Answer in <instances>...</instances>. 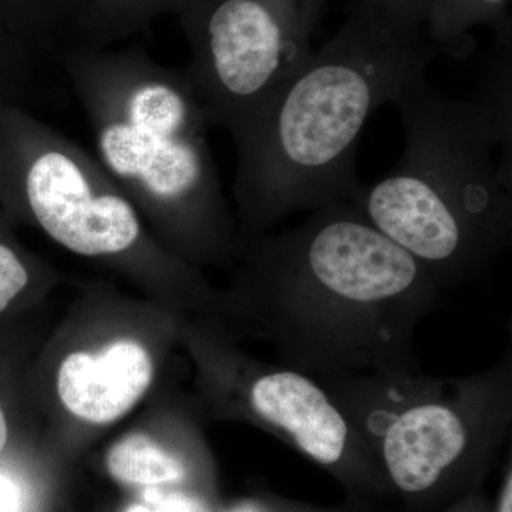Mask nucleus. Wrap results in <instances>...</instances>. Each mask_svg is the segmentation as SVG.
I'll list each match as a JSON object with an SVG mask.
<instances>
[{
    "instance_id": "obj_16",
    "label": "nucleus",
    "mask_w": 512,
    "mask_h": 512,
    "mask_svg": "<svg viewBox=\"0 0 512 512\" xmlns=\"http://www.w3.org/2000/svg\"><path fill=\"white\" fill-rule=\"evenodd\" d=\"M146 504L153 505L161 512H212L210 504L197 494L184 491H161L150 488L144 494Z\"/></svg>"
},
{
    "instance_id": "obj_18",
    "label": "nucleus",
    "mask_w": 512,
    "mask_h": 512,
    "mask_svg": "<svg viewBox=\"0 0 512 512\" xmlns=\"http://www.w3.org/2000/svg\"><path fill=\"white\" fill-rule=\"evenodd\" d=\"M439 512H491V501L484 494L483 488L454 501Z\"/></svg>"
},
{
    "instance_id": "obj_15",
    "label": "nucleus",
    "mask_w": 512,
    "mask_h": 512,
    "mask_svg": "<svg viewBox=\"0 0 512 512\" xmlns=\"http://www.w3.org/2000/svg\"><path fill=\"white\" fill-rule=\"evenodd\" d=\"M404 29L423 32L426 0H359Z\"/></svg>"
},
{
    "instance_id": "obj_14",
    "label": "nucleus",
    "mask_w": 512,
    "mask_h": 512,
    "mask_svg": "<svg viewBox=\"0 0 512 512\" xmlns=\"http://www.w3.org/2000/svg\"><path fill=\"white\" fill-rule=\"evenodd\" d=\"M83 0H33L36 35H57L66 26H72Z\"/></svg>"
},
{
    "instance_id": "obj_20",
    "label": "nucleus",
    "mask_w": 512,
    "mask_h": 512,
    "mask_svg": "<svg viewBox=\"0 0 512 512\" xmlns=\"http://www.w3.org/2000/svg\"><path fill=\"white\" fill-rule=\"evenodd\" d=\"M10 440V427L8 414L5 412V407L0 403V456H2L3 451L8 447Z\"/></svg>"
},
{
    "instance_id": "obj_2",
    "label": "nucleus",
    "mask_w": 512,
    "mask_h": 512,
    "mask_svg": "<svg viewBox=\"0 0 512 512\" xmlns=\"http://www.w3.org/2000/svg\"><path fill=\"white\" fill-rule=\"evenodd\" d=\"M440 50L359 2L326 45L234 130L242 239L293 212L352 201L367 120L393 104Z\"/></svg>"
},
{
    "instance_id": "obj_12",
    "label": "nucleus",
    "mask_w": 512,
    "mask_h": 512,
    "mask_svg": "<svg viewBox=\"0 0 512 512\" xmlns=\"http://www.w3.org/2000/svg\"><path fill=\"white\" fill-rule=\"evenodd\" d=\"M35 282L30 262L0 235V315L9 311Z\"/></svg>"
},
{
    "instance_id": "obj_11",
    "label": "nucleus",
    "mask_w": 512,
    "mask_h": 512,
    "mask_svg": "<svg viewBox=\"0 0 512 512\" xmlns=\"http://www.w3.org/2000/svg\"><path fill=\"white\" fill-rule=\"evenodd\" d=\"M106 467L121 483L147 487L181 484L190 477L183 458L141 433L128 434L113 444L106 456Z\"/></svg>"
},
{
    "instance_id": "obj_5",
    "label": "nucleus",
    "mask_w": 512,
    "mask_h": 512,
    "mask_svg": "<svg viewBox=\"0 0 512 512\" xmlns=\"http://www.w3.org/2000/svg\"><path fill=\"white\" fill-rule=\"evenodd\" d=\"M375 460L403 512H439L481 490L512 426V356L474 375L313 376Z\"/></svg>"
},
{
    "instance_id": "obj_7",
    "label": "nucleus",
    "mask_w": 512,
    "mask_h": 512,
    "mask_svg": "<svg viewBox=\"0 0 512 512\" xmlns=\"http://www.w3.org/2000/svg\"><path fill=\"white\" fill-rule=\"evenodd\" d=\"M326 0H190L184 70L208 124L234 130L312 55Z\"/></svg>"
},
{
    "instance_id": "obj_10",
    "label": "nucleus",
    "mask_w": 512,
    "mask_h": 512,
    "mask_svg": "<svg viewBox=\"0 0 512 512\" xmlns=\"http://www.w3.org/2000/svg\"><path fill=\"white\" fill-rule=\"evenodd\" d=\"M190 0H83L73 20L80 47L104 49L147 26L165 12L180 13Z\"/></svg>"
},
{
    "instance_id": "obj_1",
    "label": "nucleus",
    "mask_w": 512,
    "mask_h": 512,
    "mask_svg": "<svg viewBox=\"0 0 512 512\" xmlns=\"http://www.w3.org/2000/svg\"><path fill=\"white\" fill-rule=\"evenodd\" d=\"M251 241L235 299L282 365L311 376L419 372L414 335L441 291L352 202Z\"/></svg>"
},
{
    "instance_id": "obj_4",
    "label": "nucleus",
    "mask_w": 512,
    "mask_h": 512,
    "mask_svg": "<svg viewBox=\"0 0 512 512\" xmlns=\"http://www.w3.org/2000/svg\"><path fill=\"white\" fill-rule=\"evenodd\" d=\"M92 128L97 161L140 214L185 255L220 261L237 248L234 222L187 76L133 47H74L59 57Z\"/></svg>"
},
{
    "instance_id": "obj_17",
    "label": "nucleus",
    "mask_w": 512,
    "mask_h": 512,
    "mask_svg": "<svg viewBox=\"0 0 512 512\" xmlns=\"http://www.w3.org/2000/svg\"><path fill=\"white\" fill-rule=\"evenodd\" d=\"M23 494L15 478L0 470V512H22Z\"/></svg>"
},
{
    "instance_id": "obj_6",
    "label": "nucleus",
    "mask_w": 512,
    "mask_h": 512,
    "mask_svg": "<svg viewBox=\"0 0 512 512\" xmlns=\"http://www.w3.org/2000/svg\"><path fill=\"white\" fill-rule=\"evenodd\" d=\"M0 124V170L23 217L84 258L143 255L140 211L97 158L28 114L9 111Z\"/></svg>"
},
{
    "instance_id": "obj_21",
    "label": "nucleus",
    "mask_w": 512,
    "mask_h": 512,
    "mask_svg": "<svg viewBox=\"0 0 512 512\" xmlns=\"http://www.w3.org/2000/svg\"><path fill=\"white\" fill-rule=\"evenodd\" d=\"M126 512H161L160 510H157L156 507H153V505H143V504H134L131 505L130 508Z\"/></svg>"
},
{
    "instance_id": "obj_3",
    "label": "nucleus",
    "mask_w": 512,
    "mask_h": 512,
    "mask_svg": "<svg viewBox=\"0 0 512 512\" xmlns=\"http://www.w3.org/2000/svg\"><path fill=\"white\" fill-rule=\"evenodd\" d=\"M474 99L426 79L404 87V150L392 173L362 185L353 205L431 276L441 292L481 281L512 241L511 49Z\"/></svg>"
},
{
    "instance_id": "obj_9",
    "label": "nucleus",
    "mask_w": 512,
    "mask_h": 512,
    "mask_svg": "<svg viewBox=\"0 0 512 512\" xmlns=\"http://www.w3.org/2000/svg\"><path fill=\"white\" fill-rule=\"evenodd\" d=\"M511 0H426L423 35L448 55L464 56L468 33L478 26L493 29L497 46L511 45Z\"/></svg>"
},
{
    "instance_id": "obj_13",
    "label": "nucleus",
    "mask_w": 512,
    "mask_h": 512,
    "mask_svg": "<svg viewBox=\"0 0 512 512\" xmlns=\"http://www.w3.org/2000/svg\"><path fill=\"white\" fill-rule=\"evenodd\" d=\"M224 512H370L363 505L346 503L319 505L282 497H252L232 504Z\"/></svg>"
},
{
    "instance_id": "obj_19",
    "label": "nucleus",
    "mask_w": 512,
    "mask_h": 512,
    "mask_svg": "<svg viewBox=\"0 0 512 512\" xmlns=\"http://www.w3.org/2000/svg\"><path fill=\"white\" fill-rule=\"evenodd\" d=\"M491 512H512V460L505 464L497 497L491 501Z\"/></svg>"
},
{
    "instance_id": "obj_8",
    "label": "nucleus",
    "mask_w": 512,
    "mask_h": 512,
    "mask_svg": "<svg viewBox=\"0 0 512 512\" xmlns=\"http://www.w3.org/2000/svg\"><path fill=\"white\" fill-rule=\"evenodd\" d=\"M153 359L133 339H120L99 352H76L57 372V393L77 419L109 424L130 412L153 382Z\"/></svg>"
}]
</instances>
